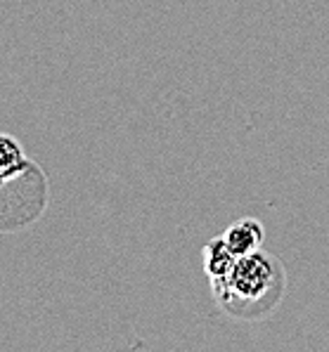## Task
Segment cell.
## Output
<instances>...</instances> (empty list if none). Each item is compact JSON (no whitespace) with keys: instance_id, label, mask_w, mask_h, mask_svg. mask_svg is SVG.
Wrapping results in <instances>:
<instances>
[{"instance_id":"cell-1","label":"cell","mask_w":329,"mask_h":352,"mask_svg":"<svg viewBox=\"0 0 329 352\" xmlns=\"http://www.w3.org/2000/svg\"><path fill=\"white\" fill-rule=\"evenodd\" d=\"M211 289L220 310L244 322H256L279 307L287 291V272L282 260L258 248L237 258L228 277L211 279Z\"/></svg>"},{"instance_id":"cell-2","label":"cell","mask_w":329,"mask_h":352,"mask_svg":"<svg viewBox=\"0 0 329 352\" xmlns=\"http://www.w3.org/2000/svg\"><path fill=\"white\" fill-rule=\"evenodd\" d=\"M223 239L228 241V246L233 248L235 256L242 258L263 246L266 230H263V225L256 218H242L223 232Z\"/></svg>"},{"instance_id":"cell-3","label":"cell","mask_w":329,"mask_h":352,"mask_svg":"<svg viewBox=\"0 0 329 352\" xmlns=\"http://www.w3.org/2000/svg\"><path fill=\"white\" fill-rule=\"evenodd\" d=\"M237 263V256L233 253V248L228 246V241L220 236H213L206 246L202 248V265L204 272L209 274V279H223L233 272Z\"/></svg>"},{"instance_id":"cell-4","label":"cell","mask_w":329,"mask_h":352,"mask_svg":"<svg viewBox=\"0 0 329 352\" xmlns=\"http://www.w3.org/2000/svg\"><path fill=\"white\" fill-rule=\"evenodd\" d=\"M34 161L26 159L24 149L12 135L0 133V182L19 175L29 168Z\"/></svg>"}]
</instances>
